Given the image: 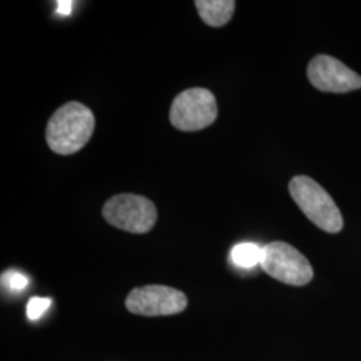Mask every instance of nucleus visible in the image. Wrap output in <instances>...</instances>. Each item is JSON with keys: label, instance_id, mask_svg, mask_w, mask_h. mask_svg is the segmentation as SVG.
Listing matches in <instances>:
<instances>
[{"label": "nucleus", "instance_id": "obj_1", "mask_svg": "<svg viewBox=\"0 0 361 361\" xmlns=\"http://www.w3.org/2000/svg\"><path fill=\"white\" fill-rule=\"evenodd\" d=\"M94 129L95 118L90 109L79 102H68L49 119L46 141L56 154H74L90 141Z\"/></svg>", "mask_w": 361, "mask_h": 361}, {"label": "nucleus", "instance_id": "obj_2", "mask_svg": "<svg viewBox=\"0 0 361 361\" xmlns=\"http://www.w3.org/2000/svg\"><path fill=\"white\" fill-rule=\"evenodd\" d=\"M289 193L301 212L324 232L343 229V216L332 197L316 180L297 176L289 183Z\"/></svg>", "mask_w": 361, "mask_h": 361}, {"label": "nucleus", "instance_id": "obj_3", "mask_svg": "<svg viewBox=\"0 0 361 361\" xmlns=\"http://www.w3.org/2000/svg\"><path fill=\"white\" fill-rule=\"evenodd\" d=\"M104 217L110 225L121 231L145 234L157 222L155 205L146 197L137 194H118L104 204Z\"/></svg>", "mask_w": 361, "mask_h": 361}, {"label": "nucleus", "instance_id": "obj_4", "mask_svg": "<svg viewBox=\"0 0 361 361\" xmlns=\"http://www.w3.org/2000/svg\"><path fill=\"white\" fill-rule=\"evenodd\" d=\"M219 114L216 97L201 87L182 91L173 101L170 122L176 129L197 131L210 126Z\"/></svg>", "mask_w": 361, "mask_h": 361}, {"label": "nucleus", "instance_id": "obj_5", "mask_svg": "<svg viewBox=\"0 0 361 361\" xmlns=\"http://www.w3.org/2000/svg\"><path fill=\"white\" fill-rule=\"evenodd\" d=\"M261 267L271 277L293 286H302L313 279L310 261L296 247L274 241L262 247Z\"/></svg>", "mask_w": 361, "mask_h": 361}, {"label": "nucleus", "instance_id": "obj_6", "mask_svg": "<svg viewBox=\"0 0 361 361\" xmlns=\"http://www.w3.org/2000/svg\"><path fill=\"white\" fill-rule=\"evenodd\" d=\"M126 308L146 317L177 314L188 307V297L166 285H145L133 289L126 297Z\"/></svg>", "mask_w": 361, "mask_h": 361}, {"label": "nucleus", "instance_id": "obj_7", "mask_svg": "<svg viewBox=\"0 0 361 361\" xmlns=\"http://www.w3.org/2000/svg\"><path fill=\"white\" fill-rule=\"evenodd\" d=\"M310 83L320 91L348 92L361 87V77L338 59L317 55L308 66Z\"/></svg>", "mask_w": 361, "mask_h": 361}, {"label": "nucleus", "instance_id": "obj_8", "mask_svg": "<svg viewBox=\"0 0 361 361\" xmlns=\"http://www.w3.org/2000/svg\"><path fill=\"white\" fill-rule=\"evenodd\" d=\"M194 4L201 19L210 27L225 26L232 19L235 7L233 0H197Z\"/></svg>", "mask_w": 361, "mask_h": 361}, {"label": "nucleus", "instance_id": "obj_9", "mask_svg": "<svg viewBox=\"0 0 361 361\" xmlns=\"http://www.w3.org/2000/svg\"><path fill=\"white\" fill-rule=\"evenodd\" d=\"M231 259L238 268H244V269L255 268L258 264L261 265L262 247L253 243L237 244L231 252Z\"/></svg>", "mask_w": 361, "mask_h": 361}, {"label": "nucleus", "instance_id": "obj_10", "mask_svg": "<svg viewBox=\"0 0 361 361\" xmlns=\"http://www.w3.org/2000/svg\"><path fill=\"white\" fill-rule=\"evenodd\" d=\"M50 305H51V300L47 297H32L27 302V317L32 322L38 320L42 317V314L50 308Z\"/></svg>", "mask_w": 361, "mask_h": 361}, {"label": "nucleus", "instance_id": "obj_11", "mask_svg": "<svg viewBox=\"0 0 361 361\" xmlns=\"http://www.w3.org/2000/svg\"><path fill=\"white\" fill-rule=\"evenodd\" d=\"M1 283L11 292H22L28 285V279L19 271H7L1 276Z\"/></svg>", "mask_w": 361, "mask_h": 361}, {"label": "nucleus", "instance_id": "obj_12", "mask_svg": "<svg viewBox=\"0 0 361 361\" xmlns=\"http://www.w3.org/2000/svg\"><path fill=\"white\" fill-rule=\"evenodd\" d=\"M73 11V1H70V0H61V1H58V13H61V15H63V16H67V15H70Z\"/></svg>", "mask_w": 361, "mask_h": 361}]
</instances>
